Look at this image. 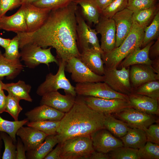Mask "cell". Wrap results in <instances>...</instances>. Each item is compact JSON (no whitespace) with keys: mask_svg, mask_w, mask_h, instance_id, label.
I'll return each mask as SVG.
<instances>
[{"mask_svg":"<svg viewBox=\"0 0 159 159\" xmlns=\"http://www.w3.org/2000/svg\"><path fill=\"white\" fill-rule=\"evenodd\" d=\"M78 4L73 1L67 6L51 10L42 26L31 32L16 33L19 48L33 44L43 48H54L57 57L66 62L70 58H80L77 42L76 13Z\"/></svg>","mask_w":159,"mask_h":159,"instance_id":"obj_1","label":"cell"},{"mask_svg":"<svg viewBox=\"0 0 159 159\" xmlns=\"http://www.w3.org/2000/svg\"><path fill=\"white\" fill-rule=\"evenodd\" d=\"M105 115L89 107L83 97H76L73 107L60 121L57 132L59 142L68 139L82 136H90L94 132L105 128Z\"/></svg>","mask_w":159,"mask_h":159,"instance_id":"obj_2","label":"cell"},{"mask_svg":"<svg viewBox=\"0 0 159 159\" xmlns=\"http://www.w3.org/2000/svg\"><path fill=\"white\" fill-rule=\"evenodd\" d=\"M145 28L133 23L130 31L122 43L107 52H102L101 57L105 67H117L130 53L142 45Z\"/></svg>","mask_w":159,"mask_h":159,"instance_id":"obj_3","label":"cell"},{"mask_svg":"<svg viewBox=\"0 0 159 159\" xmlns=\"http://www.w3.org/2000/svg\"><path fill=\"white\" fill-rule=\"evenodd\" d=\"M59 59V67L57 73L53 74L50 73L46 75L45 81L37 89L36 93L38 95L42 96L47 93L62 89L65 94L77 96L75 87L71 85L65 74L66 62Z\"/></svg>","mask_w":159,"mask_h":159,"instance_id":"obj_4","label":"cell"},{"mask_svg":"<svg viewBox=\"0 0 159 159\" xmlns=\"http://www.w3.org/2000/svg\"><path fill=\"white\" fill-rule=\"evenodd\" d=\"M61 143V159H87L95 150L90 136L71 138Z\"/></svg>","mask_w":159,"mask_h":159,"instance_id":"obj_5","label":"cell"},{"mask_svg":"<svg viewBox=\"0 0 159 159\" xmlns=\"http://www.w3.org/2000/svg\"><path fill=\"white\" fill-rule=\"evenodd\" d=\"M52 48H43L33 44L25 45L20 49L21 60L29 68H35L41 64L49 67L51 62H55L58 65L59 60L52 54Z\"/></svg>","mask_w":159,"mask_h":159,"instance_id":"obj_6","label":"cell"},{"mask_svg":"<svg viewBox=\"0 0 159 159\" xmlns=\"http://www.w3.org/2000/svg\"><path fill=\"white\" fill-rule=\"evenodd\" d=\"M75 89L77 95L105 99H120L129 101L128 95L117 92L104 82L77 83Z\"/></svg>","mask_w":159,"mask_h":159,"instance_id":"obj_7","label":"cell"},{"mask_svg":"<svg viewBox=\"0 0 159 159\" xmlns=\"http://www.w3.org/2000/svg\"><path fill=\"white\" fill-rule=\"evenodd\" d=\"M118 70L117 68H109L104 66L103 82L106 83L114 91L129 95L133 93L130 79L129 67H122Z\"/></svg>","mask_w":159,"mask_h":159,"instance_id":"obj_8","label":"cell"},{"mask_svg":"<svg viewBox=\"0 0 159 159\" xmlns=\"http://www.w3.org/2000/svg\"><path fill=\"white\" fill-rule=\"evenodd\" d=\"M77 23L76 42L77 47L81 52L90 47V44L95 50L102 53L97 37V33L95 29L91 28L85 22L78 9L76 13Z\"/></svg>","mask_w":159,"mask_h":159,"instance_id":"obj_9","label":"cell"},{"mask_svg":"<svg viewBox=\"0 0 159 159\" xmlns=\"http://www.w3.org/2000/svg\"><path fill=\"white\" fill-rule=\"evenodd\" d=\"M87 105L95 111L104 115L118 112L132 107L129 101L120 99H105L91 96H82Z\"/></svg>","mask_w":159,"mask_h":159,"instance_id":"obj_10","label":"cell"},{"mask_svg":"<svg viewBox=\"0 0 159 159\" xmlns=\"http://www.w3.org/2000/svg\"><path fill=\"white\" fill-rule=\"evenodd\" d=\"M65 69L67 72L71 73L72 80L77 83L104 81V75L93 72L77 57H72L66 61Z\"/></svg>","mask_w":159,"mask_h":159,"instance_id":"obj_11","label":"cell"},{"mask_svg":"<svg viewBox=\"0 0 159 159\" xmlns=\"http://www.w3.org/2000/svg\"><path fill=\"white\" fill-rule=\"evenodd\" d=\"M114 115L130 127L143 130L158 121L155 115L143 112L132 107L126 108Z\"/></svg>","mask_w":159,"mask_h":159,"instance_id":"obj_12","label":"cell"},{"mask_svg":"<svg viewBox=\"0 0 159 159\" xmlns=\"http://www.w3.org/2000/svg\"><path fill=\"white\" fill-rule=\"evenodd\" d=\"M96 25L95 29L101 36V49L104 52L111 51L115 48L116 43V28L114 20L100 15Z\"/></svg>","mask_w":159,"mask_h":159,"instance_id":"obj_13","label":"cell"},{"mask_svg":"<svg viewBox=\"0 0 159 159\" xmlns=\"http://www.w3.org/2000/svg\"><path fill=\"white\" fill-rule=\"evenodd\" d=\"M90 137L94 150L98 152L107 153L124 146L121 140L115 137L105 128L94 132L90 135Z\"/></svg>","mask_w":159,"mask_h":159,"instance_id":"obj_14","label":"cell"},{"mask_svg":"<svg viewBox=\"0 0 159 159\" xmlns=\"http://www.w3.org/2000/svg\"><path fill=\"white\" fill-rule=\"evenodd\" d=\"M27 32H31L39 28L47 18L51 9L36 6L31 4H23Z\"/></svg>","mask_w":159,"mask_h":159,"instance_id":"obj_15","label":"cell"},{"mask_svg":"<svg viewBox=\"0 0 159 159\" xmlns=\"http://www.w3.org/2000/svg\"><path fill=\"white\" fill-rule=\"evenodd\" d=\"M76 97L70 94L62 95L58 91L50 92L42 96L40 105H46L65 113L73 107Z\"/></svg>","mask_w":159,"mask_h":159,"instance_id":"obj_16","label":"cell"},{"mask_svg":"<svg viewBox=\"0 0 159 159\" xmlns=\"http://www.w3.org/2000/svg\"><path fill=\"white\" fill-rule=\"evenodd\" d=\"M133 12L127 8L117 12L112 17L116 28L115 48L118 47L128 34L133 23Z\"/></svg>","mask_w":159,"mask_h":159,"instance_id":"obj_17","label":"cell"},{"mask_svg":"<svg viewBox=\"0 0 159 159\" xmlns=\"http://www.w3.org/2000/svg\"><path fill=\"white\" fill-rule=\"evenodd\" d=\"M130 79L134 90L148 82L159 80V74L154 72L150 65L136 64L131 66Z\"/></svg>","mask_w":159,"mask_h":159,"instance_id":"obj_18","label":"cell"},{"mask_svg":"<svg viewBox=\"0 0 159 159\" xmlns=\"http://www.w3.org/2000/svg\"><path fill=\"white\" fill-rule=\"evenodd\" d=\"M16 135L20 138L26 151L36 148L48 135L34 128L28 126L20 127L17 131Z\"/></svg>","mask_w":159,"mask_h":159,"instance_id":"obj_19","label":"cell"},{"mask_svg":"<svg viewBox=\"0 0 159 159\" xmlns=\"http://www.w3.org/2000/svg\"><path fill=\"white\" fill-rule=\"evenodd\" d=\"M0 29L16 33L27 32V27L22 7L13 15L0 17Z\"/></svg>","mask_w":159,"mask_h":159,"instance_id":"obj_20","label":"cell"},{"mask_svg":"<svg viewBox=\"0 0 159 159\" xmlns=\"http://www.w3.org/2000/svg\"><path fill=\"white\" fill-rule=\"evenodd\" d=\"M128 96L129 102L132 108L147 114L158 115L159 100L134 92Z\"/></svg>","mask_w":159,"mask_h":159,"instance_id":"obj_21","label":"cell"},{"mask_svg":"<svg viewBox=\"0 0 159 159\" xmlns=\"http://www.w3.org/2000/svg\"><path fill=\"white\" fill-rule=\"evenodd\" d=\"M65 113L46 105H40L25 115L29 122L42 120L60 121Z\"/></svg>","mask_w":159,"mask_h":159,"instance_id":"obj_22","label":"cell"},{"mask_svg":"<svg viewBox=\"0 0 159 159\" xmlns=\"http://www.w3.org/2000/svg\"><path fill=\"white\" fill-rule=\"evenodd\" d=\"M101 53L92 47H90L80 53L79 58L93 72L99 75H103L104 66Z\"/></svg>","mask_w":159,"mask_h":159,"instance_id":"obj_23","label":"cell"},{"mask_svg":"<svg viewBox=\"0 0 159 159\" xmlns=\"http://www.w3.org/2000/svg\"><path fill=\"white\" fill-rule=\"evenodd\" d=\"M152 41L143 49L138 47L129 54L121 62L119 65L122 67L127 68L136 64L150 65L152 60L149 57V51L150 46L153 44Z\"/></svg>","mask_w":159,"mask_h":159,"instance_id":"obj_24","label":"cell"},{"mask_svg":"<svg viewBox=\"0 0 159 159\" xmlns=\"http://www.w3.org/2000/svg\"><path fill=\"white\" fill-rule=\"evenodd\" d=\"M24 67L19 59H7L0 50V78L6 76L8 80H13L20 74Z\"/></svg>","mask_w":159,"mask_h":159,"instance_id":"obj_25","label":"cell"},{"mask_svg":"<svg viewBox=\"0 0 159 159\" xmlns=\"http://www.w3.org/2000/svg\"><path fill=\"white\" fill-rule=\"evenodd\" d=\"M59 143L57 134L47 135L44 141L35 149L27 151L26 159H43Z\"/></svg>","mask_w":159,"mask_h":159,"instance_id":"obj_26","label":"cell"},{"mask_svg":"<svg viewBox=\"0 0 159 159\" xmlns=\"http://www.w3.org/2000/svg\"><path fill=\"white\" fill-rule=\"evenodd\" d=\"M120 138L124 146L134 149H139L147 142L144 130L134 127H130L127 133Z\"/></svg>","mask_w":159,"mask_h":159,"instance_id":"obj_27","label":"cell"},{"mask_svg":"<svg viewBox=\"0 0 159 159\" xmlns=\"http://www.w3.org/2000/svg\"><path fill=\"white\" fill-rule=\"evenodd\" d=\"M31 88L30 85L20 80L16 83L4 84V90L19 100H23L32 102L33 100L29 94Z\"/></svg>","mask_w":159,"mask_h":159,"instance_id":"obj_28","label":"cell"},{"mask_svg":"<svg viewBox=\"0 0 159 159\" xmlns=\"http://www.w3.org/2000/svg\"><path fill=\"white\" fill-rule=\"evenodd\" d=\"M81 9V15L89 24H97L100 14L93 0H74Z\"/></svg>","mask_w":159,"mask_h":159,"instance_id":"obj_29","label":"cell"},{"mask_svg":"<svg viewBox=\"0 0 159 159\" xmlns=\"http://www.w3.org/2000/svg\"><path fill=\"white\" fill-rule=\"evenodd\" d=\"M104 115L105 128L117 137L120 138L124 136L130 127L126 123L115 118L112 114Z\"/></svg>","mask_w":159,"mask_h":159,"instance_id":"obj_30","label":"cell"},{"mask_svg":"<svg viewBox=\"0 0 159 159\" xmlns=\"http://www.w3.org/2000/svg\"><path fill=\"white\" fill-rule=\"evenodd\" d=\"M159 11V4L148 8L133 12L132 20L133 23L146 28L153 20Z\"/></svg>","mask_w":159,"mask_h":159,"instance_id":"obj_31","label":"cell"},{"mask_svg":"<svg viewBox=\"0 0 159 159\" xmlns=\"http://www.w3.org/2000/svg\"><path fill=\"white\" fill-rule=\"evenodd\" d=\"M29 122L26 118L20 121H10L4 119L0 116V131L9 134L12 138L14 143H16V133L21 126Z\"/></svg>","mask_w":159,"mask_h":159,"instance_id":"obj_32","label":"cell"},{"mask_svg":"<svg viewBox=\"0 0 159 159\" xmlns=\"http://www.w3.org/2000/svg\"><path fill=\"white\" fill-rule=\"evenodd\" d=\"M27 125L34 128L48 135H56L60 125V121L49 120L28 122Z\"/></svg>","mask_w":159,"mask_h":159,"instance_id":"obj_33","label":"cell"},{"mask_svg":"<svg viewBox=\"0 0 159 159\" xmlns=\"http://www.w3.org/2000/svg\"><path fill=\"white\" fill-rule=\"evenodd\" d=\"M159 34V11L154 16L151 23L145 29L144 37L141 47L148 44L158 37Z\"/></svg>","mask_w":159,"mask_h":159,"instance_id":"obj_34","label":"cell"},{"mask_svg":"<svg viewBox=\"0 0 159 159\" xmlns=\"http://www.w3.org/2000/svg\"><path fill=\"white\" fill-rule=\"evenodd\" d=\"M133 92L159 100V80L150 81L144 83L134 89Z\"/></svg>","mask_w":159,"mask_h":159,"instance_id":"obj_35","label":"cell"},{"mask_svg":"<svg viewBox=\"0 0 159 159\" xmlns=\"http://www.w3.org/2000/svg\"><path fill=\"white\" fill-rule=\"evenodd\" d=\"M138 149L124 146L119 147L108 153L110 159H140Z\"/></svg>","mask_w":159,"mask_h":159,"instance_id":"obj_36","label":"cell"},{"mask_svg":"<svg viewBox=\"0 0 159 159\" xmlns=\"http://www.w3.org/2000/svg\"><path fill=\"white\" fill-rule=\"evenodd\" d=\"M0 136L4 142L5 147L2 159H16V145L12 138L7 133L1 131H0Z\"/></svg>","mask_w":159,"mask_h":159,"instance_id":"obj_37","label":"cell"},{"mask_svg":"<svg viewBox=\"0 0 159 159\" xmlns=\"http://www.w3.org/2000/svg\"><path fill=\"white\" fill-rule=\"evenodd\" d=\"M138 154L140 159H159V145L147 141L138 149Z\"/></svg>","mask_w":159,"mask_h":159,"instance_id":"obj_38","label":"cell"},{"mask_svg":"<svg viewBox=\"0 0 159 159\" xmlns=\"http://www.w3.org/2000/svg\"><path fill=\"white\" fill-rule=\"evenodd\" d=\"M20 100L8 94L7 96L5 112L9 113L15 121L18 120V117L23 108L19 104Z\"/></svg>","mask_w":159,"mask_h":159,"instance_id":"obj_39","label":"cell"},{"mask_svg":"<svg viewBox=\"0 0 159 159\" xmlns=\"http://www.w3.org/2000/svg\"><path fill=\"white\" fill-rule=\"evenodd\" d=\"M128 0H114L103 10L100 14L102 16L112 19L117 12L127 7Z\"/></svg>","mask_w":159,"mask_h":159,"instance_id":"obj_40","label":"cell"},{"mask_svg":"<svg viewBox=\"0 0 159 159\" xmlns=\"http://www.w3.org/2000/svg\"><path fill=\"white\" fill-rule=\"evenodd\" d=\"M19 48V40L16 35L11 39L7 46L5 48V52L3 54L7 59L10 60L19 59L20 57Z\"/></svg>","mask_w":159,"mask_h":159,"instance_id":"obj_41","label":"cell"},{"mask_svg":"<svg viewBox=\"0 0 159 159\" xmlns=\"http://www.w3.org/2000/svg\"><path fill=\"white\" fill-rule=\"evenodd\" d=\"M74 0H39L32 4L40 8H47L51 10L64 7Z\"/></svg>","mask_w":159,"mask_h":159,"instance_id":"obj_42","label":"cell"},{"mask_svg":"<svg viewBox=\"0 0 159 159\" xmlns=\"http://www.w3.org/2000/svg\"><path fill=\"white\" fill-rule=\"evenodd\" d=\"M157 4V0H128L126 8L134 12L148 8Z\"/></svg>","mask_w":159,"mask_h":159,"instance_id":"obj_43","label":"cell"},{"mask_svg":"<svg viewBox=\"0 0 159 159\" xmlns=\"http://www.w3.org/2000/svg\"><path fill=\"white\" fill-rule=\"evenodd\" d=\"M147 141L159 145V125L152 124L144 130Z\"/></svg>","mask_w":159,"mask_h":159,"instance_id":"obj_44","label":"cell"},{"mask_svg":"<svg viewBox=\"0 0 159 159\" xmlns=\"http://www.w3.org/2000/svg\"><path fill=\"white\" fill-rule=\"evenodd\" d=\"M21 5L19 0H0V17L5 15L8 11Z\"/></svg>","mask_w":159,"mask_h":159,"instance_id":"obj_45","label":"cell"},{"mask_svg":"<svg viewBox=\"0 0 159 159\" xmlns=\"http://www.w3.org/2000/svg\"><path fill=\"white\" fill-rule=\"evenodd\" d=\"M16 143V159H26V151L24 144L19 137H18Z\"/></svg>","mask_w":159,"mask_h":159,"instance_id":"obj_46","label":"cell"},{"mask_svg":"<svg viewBox=\"0 0 159 159\" xmlns=\"http://www.w3.org/2000/svg\"><path fill=\"white\" fill-rule=\"evenodd\" d=\"M159 56V38L150 46L149 51V57L153 60Z\"/></svg>","mask_w":159,"mask_h":159,"instance_id":"obj_47","label":"cell"},{"mask_svg":"<svg viewBox=\"0 0 159 159\" xmlns=\"http://www.w3.org/2000/svg\"><path fill=\"white\" fill-rule=\"evenodd\" d=\"M57 144L55 148L52 149L45 157L44 159H61L60 155L61 143L59 142Z\"/></svg>","mask_w":159,"mask_h":159,"instance_id":"obj_48","label":"cell"},{"mask_svg":"<svg viewBox=\"0 0 159 159\" xmlns=\"http://www.w3.org/2000/svg\"><path fill=\"white\" fill-rule=\"evenodd\" d=\"M114 0H93L100 14Z\"/></svg>","mask_w":159,"mask_h":159,"instance_id":"obj_49","label":"cell"},{"mask_svg":"<svg viewBox=\"0 0 159 159\" xmlns=\"http://www.w3.org/2000/svg\"><path fill=\"white\" fill-rule=\"evenodd\" d=\"M87 159H110V158L108 153H105L95 150L90 155Z\"/></svg>","mask_w":159,"mask_h":159,"instance_id":"obj_50","label":"cell"},{"mask_svg":"<svg viewBox=\"0 0 159 159\" xmlns=\"http://www.w3.org/2000/svg\"><path fill=\"white\" fill-rule=\"evenodd\" d=\"M6 98L7 96L5 95L4 90L0 92V114L5 112Z\"/></svg>","mask_w":159,"mask_h":159,"instance_id":"obj_51","label":"cell"},{"mask_svg":"<svg viewBox=\"0 0 159 159\" xmlns=\"http://www.w3.org/2000/svg\"><path fill=\"white\" fill-rule=\"evenodd\" d=\"M150 66L154 72L159 74V57L152 60Z\"/></svg>","mask_w":159,"mask_h":159,"instance_id":"obj_52","label":"cell"},{"mask_svg":"<svg viewBox=\"0 0 159 159\" xmlns=\"http://www.w3.org/2000/svg\"><path fill=\"white\" fill-rule=\"evenodd\" d=\"M10 40L9 39L4 38L0 37V46L5 48L9 44Z\"/></svg>","mask_w":159,"mask_h":159,"instance_id":"obj_53","label":"cell"},{"mask_svg":"<svg viewBox=\"0 0 159 159\" xmlns=\"http://www.w3.org/2000/svg\"><path fill=\"white\" fill-rule=\"evenodd\" d=\"M21 5L23 4H32L34 3L39 0H19Z\"/></svg>","mask_w":159,"mask_h":159,"instance_id":"obj_54","label":"cell"},{"mask_svg":"<svg viewBox=\"0 0 159 159\" xmlns=\"http://www.w3.org/2000/svg\"><path fill=\"white\" fill-rule=\"evenodd\" d=\"M4 83H3L0 78V92L4 90Z\"/></svg>","mask_w":159,"mask_h":159,"instance_id":"obj_55","label":"cell"},{"mask_svg":"<svg viewBox=\"0 0 159 159\" xmlns=\"http://www.w3.org/2000/svg\"><path fill=\"white\" fill-rule=\"evenodd\" d=\"M2 145V140L0 136V149H1Z\"/></svg>","mask_w":159,"mask_h":159,"instance_id":"obj_56","label":"cell"},{"mask_svg":"<svg viewBox=\"0 0 159 159\" xmlns=\"http://www.w3.org/2000/svg\"><path fill=\"white\" fill-rule=\"evenodd\" d=\"M1 149H0V158H1Z\"/></svg>","mask_w":159,"mask_h":159,"instance_id":"obj_57","label":"cell"}]
</instances>
